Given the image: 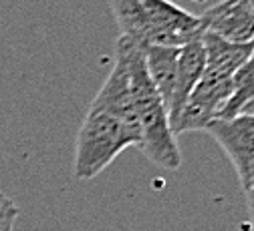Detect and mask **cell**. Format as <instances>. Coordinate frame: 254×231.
Listing matches in <instances>:
<instances>
[{
	"label": "cell",
	"instance_id": "2",
	"mask_svg": "<svg viewBox=\"0 0 254 231\" xmlns=\"http://www.w3.org/2000/svg\"><path fill=\"white\" fill-rule=\"evenodd\" d=\"M125 149H139V127L123 125L105 113L87 111L75 145V179H95Z\"/></svg>",
	"mask_w": 254,
	"mask_h": 231
},
{
	"label": "cell",
	"instance_id": "10",
	"mask_svg": "<svg viewBox=\"0 0 254 231\" xmlns=\"http://www.w3.org/2000/svg\"><path fill=\"white\" fill-rule=\"evenodd\" d=\"M178 54L180 48L172 46H160V45H143V56H145V69L147 75L164 101L166 109H170V98L176 83V69H178Z\"/></svg>",
	"mask_w": 254,
	"mask_h": 231
},
{
	"label": "cell",
	"instance_id": "6",
	"mask_svg": "<svg viewBox=\"0 0 254 231\" xmlns=\"http://www.w3.org/2000/svg\"><path fill=\"white\" fill-rule=\"evenodd\" d=\"M89 111L105 113L123 125L139 127L137 115H135V105H133V94H131L129 71H127V64H125L121 54L115 52L113 69H111L109 77L105 79L97 96L91 101Z\"/></svg>",
	"mask_w": 254,
	"mask_h": 231
},
{
	"label": "cell",
	"instance_id": "12",
	"mask_svg": "<svg viewBox=\"0 0 254 231\" xmlns=\"http://www.w3.org/2000/svg\"><path fill=\"white\" fill-rule=\"evenodd\" d=\"M111 10L119 28V37L143 46V16L137 0H111Z\"/></svg>",
	"mask_w": 254,
	"mask_h": 231
},
{
	"label": "cell",
	"instance_id": "1",
	"mask_svg": "<svg viewBox=\"0 0 254 231\" xmlns=\"http://www.w3.org/2000/svg\"><path fill=\"white\" fill-rule=\"evenodd\" d=\"M115 52L123 56L127 71H129L131 94L139 125V151L157 167L168 171L180 169L182 151L178 145V137L172 131L168 109L147 75L143 46L119 37Z\"/></svg>",
	"mask_w": 254,
	"mask_h": 231
},
{
	"label": "cell",
	"instance_id": "9",
	"mask_svg": "<svg viewBox=\"0 0 254 231\" xmlns=\"http://www.w3.org/2000/svg\"><path fill=\"white\" fill-rule=\"evenodd\" d=\"M206 52V73L234 77V73L252 56V43H230L212 32L202 35Z\"/></svg>",
	"mask_w": 254,
	"mask_h": 231
},
{
	"label": "cell",
	"instance_id": "7",
	"mask_svg": "<svg viewBox=\"0 0 254 231\" xmlns=\"http://www.w3.org/2000/svg\"><path fill=\"white\" fill-rule=\"evenodd\" d=\"M204 32L230 41L252 43L254 41V14L248 0H222L200 14Z\"/></svg>",
	"mask_w": 254,
	"mask_h": 231
},
{
	"label": "cell",
	"instance_id": "4",
	"mask_svg": "<svg viewBox=\"0 0 254 231\" xmlns=\"http://www.w3.org/2000/svg\"><path fill=\"white\" fill-rule=\"evenodd\" d=\"M232 94V77L206 73L200 83L188 96L184 109L172 125L174 135L180 137L188 131H206V127L218 119L224 111L228 98Z\"/></svg>",
	"mask_w": 254,
	"mask_h": 231
},
{
	"label": "cell",
	"instance_id": "13",
	"mask_svg": "<svg viewBox=\"0 0 254 231\" xmlns=\"http://www.w3.org/2000/svg\"><path fill=\"white\" fill-rule=\"evenodd\" d=\"M18 207L6 193L0 191V231H14Z\"/></svg>",
	"mask_w": 254,
	"mask_h": 231
},
{
	"label": "cell",
	"instance_id": "3",
	"mask_svg": "<svg viewBox=\"0 0 254 231\" xmlns=\"http://www.w3.org/2000/svg\"><path fill=\"white\" fill-rule=\"evenodd\" d=\"M143 16L145 45L182 48L204 35L200 16L186 12L170 0H137Z\"/></svg>",
	"mask_w": 254,
	"mask_h": 231
},
{
	"label": "cell",
	"instance_id": "15",
	"mask_svg": "<svg viewBox=\"0 0 254 231\" xmlns=\"http://www.w3.org/2000/svg\"><path fill=\"white\" fill-rule=\"evenodd\" d=\"M252 56H254V41H252Z\"/></svg>",
	"mask_w": 254,
	"mask_h": 231
},
{
	"label": "cell",
	"instance_id": "8",
	"mask_svg": "<svg viewBox=\"0 0 254 231\" xmlns=\"http://www.w3.org/2000/svg\"><path fill=\"white\" fill-rule=\"evenodd\" d=\"M204 69H206V52H204V45H202V37H200L198 41H192L180 48L176 83H174L170 109H168L170 125H174V121L178 119L180 111L184 109V105L188 101V96L192 94V91L200 83Z\"/></svg>",
	"mask_w": 254,
	"mask_h": 231
},
{
	"label": "cell",
	"instance_id": "14",
	"mask_svg": "<svg viewBox=\"0 0 254 231\" xmlns=\"http://www.w3.org/2000/svg\"><path fill=\"white\" fill-rule=\"evenodd\" d=\"M248 4H250V8H252V14H254V0H248Z\"/></svg>",
	"mask_w": 254,
	"mask_h": 231
},
{
	"label": "cell",
	"instance_id": "5",
	"mask_svg": "<svg viewBox=\"0 0 254 231\" xmlns=\"http://www.w3.org/2000/svg\"><path fill=\"white\" fill-rule=\"evenodd\" d=\"M206 133L224 149L236 169L242 189H246L254 165V115L214 119L206 127Z\"/></svg>",
	"mask_w": 254,
	"mask_h": 231
},
{
	"label": "cell",
	"instance_id": "11",
	"mask_svg": "<svg viewBox=\"0 0 254 231\" xmlns=\"http://www.w3.org/2000/svg\"><path fill=\"white\" fill-rule=\"evenodd\" d=\"M254 98V56H250L232 77V94L222 111V119H230L242 113V109ZM218 117V119H220Z\"/></svg>",
	"mask_w": 254,
	"mask_h": 231
}]
</instances>
